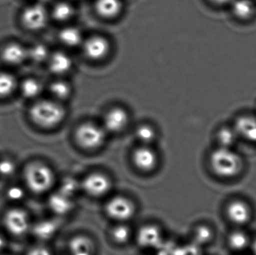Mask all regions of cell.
<instances>
[{"label": "cell", "mask_w": 256, "mask_h": 255, "mask_svg": "<svg viewBox=\"0 0 256 255\" xmlns=\"http://www.w3.org/2000/svg\"><path fill=\"white\" fill-rule=\"evenodd\" d=\"M24 181L28 190L34 194L48 193L55 184L54 170L45 163L34 162L26 167Z\"/></svg>", "instance_id": "1"}, {"label": "cell", "mask_w": 256, "mask_h": 255, "mask_svg": "<svg viewBox=\"0 0 256 255\" xmlns=\"http://www.w3.org/2000/svg\"><path fill=\"white\" fill-rule=\"evenodd\" d=\"M210 164L214 173L222 178H234L243 169V161L240 156L232 148L221 147L212 153Z\"/></svg>", "instance_id": "2"}, {"label": "cell", "mask_w": 256, "mask_h": 255, "mask_svg": "<svg viewBox=\"0 0 256 255\" xmlns=\"http://www.w3.org/2000/svg\"><path fill=\"white\" fill-rule=\"evenodd\" d=\"M66 115V109L56 100H40L30 109L32 120L44 128L56 127L62 122Z\"/></svg>", "instance_id": "3"}, {"label": "cell", "mask_w": 256, "mask_h": 255, "mask_svg": "<svg viewBox=\"0 0 256 255\" xmlns=\"http://www.w3.org/2000/svg\"><path fill=\"white\" fill-rule=\"evenodd\" d=\"M106 133L103 127L86 123L76 129L75 139L81 148L87 151H94L104 144Z\"/></svg>", "instance_id": "4"}, {"label": "cell", "mask_w": 256, "mask_h": 255, "mask_svg": "<svg viewBox=\"0 0 256 255\" xmlns=\"http://www.w3.org/2000/svg\"><path fill=\"white\" fill-rule=\"evenodd\" d=\"M106 215L118 223H126L136 214L134 202L124 196H115L110 199L105 207Z\"/></svg>", "instance_id": "5"}, {"label": "cell", "mask_w": 256, "mask_h": 255, "mask_svg": "<svg viewBox=\"0 0 256 255\" xmlns=\"http://www.w3.org/2000/svg\"><path fill=\"white\" fill-rule=\"evenodd\" d=\"M110 178L102 172L88 174L81 184L82 190L92 198L104 197L112 189Z\"/></svg>", "instance_id": "6"}, {"label": "cell", "mask_w": 256, "mask_h": 255, "mask_svg": "<svg viewBox=\"0 0 256 255\" xmlns=\"http://www.w3.org/2000/svg\"><path fill=\"white\" fill-rule=\"evenodd\" d=\"M4 227L9 234L15 237H22L30 229L28 214L20 209L9 210L3 219Z\"/></svg>", "instance_id": "7"}, {"label": "cell", "mask_w": 256, "mask_h": 255, "mask_svg": "<svg viewBox=\"0 0 256 255\" xmlns=\"http://www.w3.org/2000/svg\"><path fill=\"white\" fill-rule=\"evenodd\" d=\"M22 21L28 29H42L48 23V11L42 4H32L26 7L22 12Z\"/></svg>", "instance_id": "8"}, {"label": "cell", "mask_w": 256, "mask_h": 255, "mask_svg": "<svg viewBox=\"0 0 256 255\" xmlns=\"http://www.w3.org/2000/svg\"><path fill=\"white\" fill-rule=\"evenodd\" d=\"M134 166L142 172H152L156 169L158 157L149 145H142L134 151L132 157Z\"/></svg>", "instance_id": "9"}, {"label": "cell", "mask_w": 256, "mask_h": 255, "mask_svg": "<svg viewBox=\"0 0 256 255\" xmlns=\"http://www.w3.org/2000/svg\"><path fill=\"white\" fill-rule=\"evenodd\" d=\"M136 241L140 247L147 250H156L164 242L162 232L155 225H146L140 228Z\"/></svg>", "instance_id": "10"}, {"label": "cell", "mask_w": 256, "mask_h": 255, "mask_svg": "<svg viewBox=\"0 0 256 255\" xmlns=\"http://www.w3.org/2000/svg\"><path fill=\"white\" fill-rule=\"evenodd\" d=\"M110 44L106 37L100 35L92 36L84 43L85 55L90 59L98 61L104 58L109 53Z\"/></svg>", "instance_id": "11"}, {"label": "cell", "mask_w": 256, "mask_h": 255, "mask_svg": "<svg viewBox=\"0 0 256 255\" xmlns=\"http://www.w3.org/2000/svg\"><path fill=\"white\" fill-rule=\"evenodd\" d=\"M129 116L122 108L116 107L106 112L104 118V129L110 133H120L127 127Z\"/></svg>", "instance_id": "12"}, {"label": "cell", "mask_w": 256, "mask_h": 255, "mask_svg": "<svg viewBox=\"0 0 256 255\" xmlns=\"http://www.w3.org/2000/svg\"><path fill=\"white\" fill-rule=\"evenodd\" d=\"M226 213L230 221L238 226H243L250 220V208L242 201H234L230 203Z\"/></svg>", "instance_id": "13"}, {"label": "cell", "mask_w": 256, "mask_h": 255, "mask_svg": "<svg viewBox=\"0 0 256 255\" xmlns=\"http://www.w3.org/2000/svg\"><path fill=\"white\" fill-rule=\"evenodd\" d=\"M70 255H96V244L84 235L74 237L69 243Z\"/></svg>", "instance_id": "14"}, {"label": "cell", "mask_w": 256, "mask_h": 255, "mask_svg": "<svg viewBox=\"0 0 256 255\" xmlns=\"http://www.w3.org/2000/svg\"><path fill=\"white\" fill-rule=\"evenodd\" d=\"M2 57L7 64L18 65L28 58V49L19 43H10L3 49Z\"/></svg>", "instance_id": "15"}, {"label": "cell", "mask_w": 256, "mask_h": 255, "mask_svg": "<svg viewBox=\"0 0 256 255\" xmlns=\"http://www.w3.org/2000/svg\"><path fill=\"white\" fill-rule=\"evenodd\" d=\"M238 136L249 142H256V118L244 115L236 120L234 127Z\"/></svg>", "instance_id": "16"}, {"label": "cell", "mask_w": 256, "mask_h": 255, "mask_svg": "<svg viewBox=\"0 0 256 255\" xmlns=\"http://www.w3.org/2000/svg\"><path fill=\"white\" fill-rule=\"evenodd\" d=\"M50 70L56 75H64L68 73L73 66L70 55L66 52H56L50 55Z\"/></svg>", "instance_id": "17"}, {"label": "cell", "mask_w": 256, "mask_h": 255, "mask_svg": "<svg viewBox=\"0 0 256 255\" xmlns=\"http://www.w3.org/2000/svg\"><path fill=\"white\" fill-rule=\"evenodd\" d=\"M94 7L100 16L111 19L120 15L123 3L122 0H96Z\"/></svg>", "instance_id": "18"}, {"label": "cell", "mask_w": 256, "mask_h": 255, "mask_svg": "<svg viewBox=\"0 0 256 255\" xmlns=\"http://www.w3.org/2000/svg\"><path fill=\"white\" fill-rule=\"evenodd\" d=\"M232 10L236 17L240 19H249L256 13V5L252 0H233Z\"/></svg>", "instance_id": "19"}, {"label": "cell", "mask_w": 256, "mask_h": 255, "mask_svg": "<svg viewBox=\"0 0 256 255\" xmlns=\"http://www.w3.org/2000/svg\"><path fill=\"white\" fill-rule=\"evenodd\" d=\"M50 208L55 214H67L73 208V202L70 197L64 193H56L51 196L49 201Z\"/></svg>", "instance_id": "20"}, {"label": "cell", "mask_w": 256, "mask_h": 255, "mask_svg": "<svg viewBox=\"0 0 256 255\" xmlns=\"http://www.w3.org/2000/svg\"><path fill=\"white\" fill-rule=\"evenodd\" d=\"M60 41L68 47H76L82 43L80 31L76 27L68 26L60 31L58 34Z\"/></svg>", "instance_id": "21"}, {"label": "cell", "mask_w": 256, "mask_h": 255, "mask_svg": "<svg viewBox=\"0 0 256 255\" xmlns=\"http://www.w3.org/2000/svg\"><path fill=\"white\" fill-rule=\"evenodd\" d=\"M74 13V7L72 4L67 1H60L54 6L52 15L56 20L64 22L72 19Z\"/></svg>", "instance_id": "22"}, {"label": "cell", "mask_w": 256, "mask_h": 255, "mask_svg": "<svg viewBox=\"0 0 256 255\" xmlns=\"http://www.w3.org/2000/svg\"><path fill=\"white\" fill-rule=\"evenodd\" d=\"M238 137V135L234 127L230 128L228 127L220 129L216 136L219 147L226 148H232V147L237 142Z\"/></svg>", "instance_id": "23"}, {"label": "cell", "mask_w": 256, "mask_h": 255, "mask_svg": "<svg viewBox=\"0 0 256 255\" xmlns=\"http://www.w3.org/2000/svg\"><path fill=\"white\" fill-rule=\"evenodd\" d=\"M131 235L132 232L130 229L129 226L126 225V223H118L117 226L112 228L110 232L112 241L120 245H124L129 242Z\"/></svg>", "instance_id": "24"}, {"label": "cell", "mask_w": 256, "mask_h": 255, "mask_svg": "<svg viewBox=\"0 0 256 255\" xmlns=\"http://www.w3.org/2000/svg\"><path fill=\"white\" fill-rule=\"evenodd\" d=\"M51 94L56 101L66 100L70 97L72 88L67 82L63 80H57L52 82L50 86Z\"/></svg>", "instance_id": "25"}, {"label": "cell", "mask_w": 256, "mask_h": 255, "mask_svg": "<svg viewBox=\"0 0 256 255\" xmlns=\"http://www.w3.org/2000/svg\"><path fill=\"white\" fill-rule=\"evenodd\" d=\"M16 86V79L13 75L6 72L0 73V97L10 95Z\"/></svg>", "instance_id": "26"}, {"label": "cell", "mask_w": 256, "mask_h": 255, "mask_svg": "<svg viewBox=\"0 0 256 255\" xmlns=\"http://www.w3.org/2000/svg\"><path fill=\"white\" fill-rule=\"evenodd\" d=\"M136 137L142 144L149 145L156 139V131L154 128L148 124H141L137 127L135 132Z\"/></svg>", "instance_id": "27"}, {"label": "cell", "mask_w": 256, "mask_h": 255, "mask_svg": "<svg viewBox=\"0 0 256 255\" xmlns=\"http://www.w3.org/2000/svg\"><path fill=\"white\" fill-rule=\"evenodd\" d=\"M228 245L236 251H243L250 245V239L246 234L242 232H234L228 237Z\"/></svg>", "instance_id": "28"}, {"label": "cell", "mask_w": 256, "mask_h": 255, "mask_svg": "<svg viewBox=\"0 0 256 255\" xmlns=\"http://www.w3.org/2000/svg\"><path fill=\"white\" fill-rule=\"evenodd\" d=\"M21 92L24 97L28 99L38 97L42 92V86L38 81L34 79H27L21 84Z\"/></svg>", "instance_id": "29"}, {"label": "cell", "mask_w": 256, "mask_h": 255, "mask_svg": "<svg viewBox=\"0 0 256 255\" xmlns=\"http://www.w3.org/2000/svg\"><path fill=\"white\" fill-rule=\"evenodd\" d=\"M49 51L48 47L42 43L33 45L28 49V58L34 62L40 63L49 58Z\"/></svg>", "instance_id": "30"}, {"label": "cell", "mask_w": 256, "mask_h": 255, "mask_svg": "<svg viewBox=\"0 0 256 255\" xmlns=\"http://www.w3.org/2000/svg\"><path fill=\"white\" fill-rule=\"evenodd\" d=\"M56 232V226L51 222H42L34 228V234L38 238L48 240L52 238Z\"/></svg>", "instance_id": "31"}, {"label": "cell", "mask_w": 256, "mask_h": 255, "mask_svg": "<svg viewBox=\"0 0 256 255\" xmlns=\"http://www.w3.org/2000/svg\"><path fill=\"white\" fill-rule=\"evenodd\" d=\"M213 238V232L210 228L206 226H200L194 232V241L197 245L202 247L208 244Z\"/></svg>", "instance_id": "32"}, {"label": "cell", "mask_w": 256, "mask_h": 255, "mask_svg": "<svg viewBox=\"0 0 256 255\" xmlns=\"http://www.w3.org/2000/svg\"><path fill=\"white\" fill-rule=\"evenodd\" d=\"M200 247L194 242L184 247H177L176 255H201Z\"/></svg>", "instance_id": "33"}, {"label": "cell", "mask_w": 256, "mask_h": 255, "mask_svg": "<svg viewBox=\"0 0 256 255\" xmlns=\"http://www.w3.org/2000/svg\"><path fill=\"white\" fill-rule=\"evenodd\" d=\"M15 172V165L13 162L8 160H3L0 161V175L3 177H8L13 175Z\"/></svg>", "instance_id": "34"}, {"label": "cell", "mask_w": 256, "mask_h": 255, "mask_svg": "<svg viewBox=\"0 0 256 255\" xmlns=\"http://www.w3.org/2000/svg\"><path fill=\"white\" fill-rule=\"evenodd\" d=\"M7 196L12 202H18L24 197V191L19 187H12L8 190Z\"/></svg>", "instance_id": "35"}, {"label": "cell", "mask_w": 256, "mask_h": 255, "mask_svg": "<svg viewBox=\"0 0 256 255\" xmlns=\"http://www.w3.org/2000/svg\"><path fill=\"white\" fill-rule=\"evenodd\" d=\"M27 255H52L48 248L43 247H36L31 249Z\"/></svg>", "instance_id": "36"}, {"label": "cell", "mask_w": 256, "mask_h": 255, "mask_svg": "<svg viewBox=\"0 0 256 255\" xmlns=\"http://www.w3.org/2000/svg\"><path fill=\"white\" fill-rule=\"evenodd\" d=\"M212 4L216 5H226V4H231L233 0H208Z\"/></svg>", "instance_id": "37"}, {"label": "cell", "mask_w": 256, "mask_h": 255, "mask_svg": "<svg viewBox=\"0 0 256 255\" xmlns=\"http://www.w3.org/2000/svg\"><path fill=\"white\" fill-rule=\"evenodd\" d=\"M252 252H254V254L256 255V239L254 241V244H252Z\"/></svg>", "instance_id": "38"}, {"label": "cell", "mask_w": 256, "mask_h": 255, "mask_svg": "<svg viewBox=\"0 0 256 255\" xmlns=\"http://www.w3.org/2000/svg\"><path fill=\"white\" fill-rule=\"evenodd\" d=\"M40 1H48V0H40Z\"/></svg>", "instance_id": "39"}]
</instances>
